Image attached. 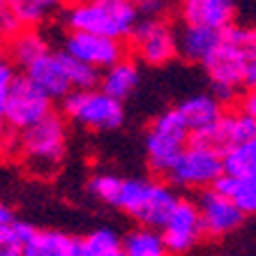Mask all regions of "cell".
Listing matches in <instances>:
<instances>
[{
  "mask_svg": "<svg viewBox=\"0 0 256 256\" xmlns=\"http://www.w3.org/2000/svg\"><path fill=\"white\" fill-rule=\"evenodd\" d=\"M90 192L100 201L111 203L146 228H162L178 196L171 187L157 180L118 178L111 173H100L90 180Z\"/></svg>",
  "mask_w": 256,
  "mask_h": 256,
  "instance_id": "1",
  "label": "cell"
},
{
  "mask_svg": "<svg viewBox=\"0 0 256 256\" xmlns=\"http://www.w3.org/2000/svg\"><path fill=\"white\" fill-rule=\"evenodd\" d=\"M256 44V28H238L228 26L222 30V40L203 67L208 70L212 81L214 100L224 104L238 97V88L244 86V67L247 54Z\"/></svg>",
  "mask_w": 256,
  "mask_h": 256,
  "instance_id": "2",
  "label": "cell"
},
{
  "mask_svg": "<svg viewBox=\"0 0 256 256\" xmlns=\"http://www.w3.org/2000/svg\"><path fill=\"white\" fill-rule=\"evenodd\" d=\"M138 7L130 0H81L65 12L70 32H90L108 40H125L136 26Z\"/></svg>",
  "mask_w": 256,
  "mask_h": 256,
  "instance_id": "3",
  "label": "cell"
},
{
  "mask_svg": "<svg viewBox=\"0 0 256 256\" xmlns=\"http://www.w3.org/2000/svg\"><path fill=\"white\" fill-rule=\"evenodd\" d=\"M67 150V127L60 116L51 114L35 127L21 132L16 141V155L35 176H51L60 166Z\"/></svg>",
  "mask_w": 256,
  "mask_h": 256,
  "instance_id": "4",
  "label": "cell"
},
{
  "mask_svg": "<svg viewBox=\"0 0 256 256\" xmlns=\"http://www.w3.org/2000/svg\"><path fill=\"white\" fill-rule=\"evenodd\" d=\"M244 214L256 212V136L224 152V173L212 185Z\"/></svg>",
  "mask_w": 256,
  "mask_h": 256,
  "instance_id": "5",
  "label": "cell"
},
{
  "mask_svg": "<svg viewBox=\"0 0 256 256\" xmlns=\"http://www.w3.org/2000/svg\"><path fill=\"white\" fill-rule=\"evenodd\" d=\"M192 134L178 108H171L152 122L146 136V155L150 168L160 176H168L171 166L178 162L182 150L187 148Z\"/></svg>",
  "mask_w": 256,
  "mask_h": 256,
  "instance_id": "6",
  "label": "cell"
},
{
  "mask_svg": "<svg viewBox=\"0 0 256 256\" xmlns=\"http://www.w3.org/2000/svg\"><path fill=\"white\" fill-rule=\"evenodd\" d=\"M224 173V152L212 143L190 138L182 155L168 171V180L178 187H196L206 190L212 187Z\"/></svg>",
  "mask_w": 256,
  "mask_h": 256,
  "instance_id": "7",
  "label": "cell"
},
{
  "mask_svg": "<svg viewBox=\"0 0 256 256\" xmlns=\"http://www.w3.org/2000/svg\"><path fill=\"white\" fill-rule=\"evenodd\" d=\"M65 116L88 130H116L125 120L122 102L108 97L104 90H74L62 100Z\"/></svg>",
  "mask_w": 256,
  "mask_h": 256,
  "instance_id": "8",
  "label": "cell"
},
{
  "mask_svg": "<svg viewBox=\"0 0 256 256\" xmlns=\"http://www.w3.org/2000/svg\"><path fill=\"white\" fill-rule=\"evenodd\" d=\"M46 116H51V100L26 76H14L5 100V120L10 132L21 134L42 122Z\"/></svg>",
  "mask_w": 256,
  "mask_h": 256,
  "instance_id": "9",
  "label": "cell"
},
{
  "mask_svg": "<svg viewBox=\"0 0 256 256\" xmlns=\"http://www.w3.org/2000/svg\"><path fill=\"white\" fill-rule=\"evenodd\" d=\"M132 48L148 65H166L178 54L176 32L162 18H146L132 30Z\"/></svg>",
  "mask_w": 256,
  "mask_h": 256,
  "instance_id": "10",
  "label": "cell"
},
{
  "mask_svg": "<svg viewBox=\"0 0 256 256\" xmlns=\"http://www.w3.org/2000/svg\"><path fill=\"white\" fill-rule=\"evenodd\" d=\"M201 236L203 224L196 203L190 198H178L166 222L162 224V238H164L168 254H185L201 240Z\"/></svg>",
  "mask_w": 256,
  "mask_h": 256,
  "instance_id": "11",
  "label": "cell"
},
{
  "mask_svg": "<svg viewBox=\"0 0 256 256\" xmlns=\"http://www.w3.org/2000/svg\"><path fill=\"white\" fill-rule=\"evenodd\" d=\"M65 54L100 72V70H108L118 60H122L125 48H122V44L118 40L90 35V32H70L65 37Z\"/></svg>",
  "mask_w": 256,
  "mask_h": 256,
  "instance_id": "12",
  "label": "cell"
},
{
  "mask_svg": "<svg viewBox=\"0 0 256 256\" xmlns=\"http://www.w3.org/2000/svg\"><path fill=\"white\" fill-rule=\"evenodd\" d=\"M194 203H196V210L201 214L203 233H208L212 238H220V236H226V233L236 231L244 220L242 210L228 196L220 194L212 187L203 190Z\"/></svg>",
  "mask_w": 256,
  "mask_h": 256,
  "instance_id": "13",
  "label": "cell"
},
{
  "mask_svg": "<svg viewBox=\"0 0 256 256\" xmlns=\"http://www.w3.org/2000/svg\"><path fill=\"white\" fill-rule=\"evenodd\" d=\"M26 78L42 90L48 100H65L72 90L70 74H67V56L65 51H46L42 58L26 70Z\"/></svg>",
  "mask_w": 256,
  "mask_h": 256,
  "instance_id": "14",
  "label": "cell"
},
{
  "mask_svg": "<svg viewBox=\"0 0 256 256\" xmlns=\"http://www.w3.org/2000/svg\"><path fill=\"white\" fill-rule=\"evenodd\" d=\"M236 14V0H182L180 16L185 26L226 30Z\"/></svg>",
  "mask_w": 256,
  "mask_h": 256,
  "instance_id": "15",
  "label": "cell"
},
{
  "mask_svg": "<svg viewBox=\"0 0 256 256\" xmlns=\"http://www.w3.org/2000/svg\"><path fill=\"white\" fill-rule=\"evenodd\" d=\"M178 111L182 116V120H185L192 138L194 141H206V143H208L210 134L214 132L217 122L224 116L222 104L214 97H208V95L190 97V100H185L180 104Z\"/></svg>",
  "mask_w": 256,
  "mask_h": 256,
  "instance_id": "16",
  "label": "cell"
},
{
  "mask_svg": "<svg viewBox=\"0 0 256 256\" xmlns=\"http://www.w3.org/2000/svg\"><path fill=\"white\" fill-rule=\"evenodd\" d=\"M21 256H78V240L56 228L30 226Z\"/></svg>",
  "mask_w": 256,
  "mask_h": 256,
  "instance_id": "17",
  "label": "cell"
},
{
  "mask_svg": "<svg viewBox=\"0 0 256 256\" xmlns=\"http://www.w3.org/2000/svg\"><path fill=\"white\" fill-rule=\"evenodd\" d=\"M256 136V122L244 111H224L222 120L217 122L214 132L210 134L208 143H212L217 150H226L242 146Z\"/></svg>",
  "mask_w": 256,
  "mask_h": 256,
  "instance_id": "18",
  "label": "cell"
},
{
  "mask_svg": "<svg viewBox=\"0 0 256 256\" xmlns=\"http://www.w3.org/2000/svg\"><path fill=\"white\" fill-rule=\"evenodd\" d=\"M222 40L220 30H208V28H194V26H185L180 35H176V44H178V54L182 58L192 60V62H206L212 56Z\"/></svg>",
  "mask_w": 256,
  "mask_h": 256,
  "instance_id": "19",
  "label": "cell"
},
{
  "mask_svg": "<svg viewBox=\"0 0 256 256\" xmlns=\"http://www.w3.org/2000/svg\"><path fill=\"white\" fill-rule=\"evenodd\" d=\"M46 51H51V48L35 28H21L14 37H10V48H7L12 62L21 65L24 70H28L32 62H37Z\"/></svg>",
  "mask_w": 256,
  "mask_h": 256,
  "instance_id": "20",
  "label": "cell"
},
{
  "mask_svg": "<svg viewBox=\"0 0 256 256\" xmlns=\"http://www.w3.org/2000/svg\"><path fill=\"white\" fill-rule=\"evenodd\" d=\"M138 86V67L132 60H118L116 65H111L108 70H104L102 76V88L108 97L122 102L125 97H130Z\"/></svg>",
  "mask_w": 256,
  "mask_h": 256,
  "instance_id": "21",
  "label": "cell"
},
{
  "mask_svg": "<svg viewBox=\"0 0 256 256\" xmlns=\"http://www.w3.org/2000/svg\"><path fill=\"white\" fill-rule=\"evenodd\" d=\"M120 250L125 256H171L164 244V238L157 228H136L120 240Z\"/></svg>",
  "mask_w": 256,
  "mask_h": 256,
  "instance_id": "22",
  "label": "cell"
},
{
  "mask_svg": "<svg viewBox=\"0 0 256 256\" xmlns=\"http://www.w3.org/2000/svg\"><path fill=\"white\" fill-rule=\"evenodd\" d=\"M65 0H5V7L12 12L21 28H32L40 21L62 7Z\"/></svg>",
  "mask_w": 256,
  "mask_h": 256,
  "instance_id": "23",
  "label": "cell"
},
{
  "mask_svg": "<svg viewBox=\"0 0 256 256\" xmlns=\"http://www.w3.org/2000/svg\"><path fill=\"white\" fill-rule=\"evenodd\" d=\"M78 256H125L120 238L111 228H97L78 242Z\"/></svg>",
  "mask_w": 256,
  "mask_h": 256,
  "instance_id": "24",
  "label": "cell"
},
{
  "mask_svg": "<svg viewBox=\"0 0 256 256\" xmlns=\"http://www.w3.org/2000/svg\"><path fill=\"white\" fill-rule=\"evenodd\" d=\"M28 231L30 224H21V222L0 224V256H21V247Z\"/></svg>",
  "mask_w": 256,
  "mask_h": 256,
  "instance_id": "25",
  "label": "cell"
},
{
  "mask_svg": "<svg viewBox=\"0 0 256 256\" xmlns=\"http://www.w3.org/2000/svg\"><path fill=\"white\" fill-rule=\"evenodd\" d=\"M14 76H16V74H14L12 65L2 62V65H0V150L7 148V143L12 141V132H10L7 120H5V100H7V90L12 86Z\"/></svg>",
  "mask_w": 256,
  "mask_h": 256,
  "instance_id": "26",
  "label": "cell"
},
{
  "mask_svg": "<svg viewBox=\"0 0 256 256\" xmlns=\"http://www.w3.org/2000/svg\"><path fill=\"white\" fill-rule=\"evenodd\" d=\"M244 86L250 90L256 88V44L247 54V67H244Z\"/></svg>",
  "mask_w": 256,
  "mask_h": 256,
  "instance_id": "27",
  "label": "cell"
},
{
  "mask_svg": "<svg viewBox=\"0 0 256 256\" xmlns=\"http://www.w3.org/2000/svg\"><path fill=\"white\" fill-rule=\"evenodd\" d=\"M242 111L256 122V88L250 90V92L242 97Z\"/></svg>",
  "mask_w": 256,
  "mask_h": 256,
  "instance_id": "28",
  "label": "cell"
},
{
  "mask_svg": "<svg viewBox=\"0 0 256 256\" xmlns=\"http://www.w3.org/2000/svg\"><path fill=\"white\" fill-rule=\"evenodd\" d=\"M10 222H14L12 220V210L7 208L5 203H0V224H10Z\"/></svg>",
  "mask_w": 256,
  "mask_h": 256,
  "instance_id": "29",
  "label": "cell"
},
{
  "mask_svg": "<svg viewBox=\"0 0 256 256\" xmlns=\"http://www.w3.org/2000/svg\"><path fill=\"white\" fill-rule=\"evenodd\" d=\"M5 56H7V51H5V46H2V42H0V65L5 62Z\"/></svg>",
  "mask_w": 256,
  "mask_h": 256,
  "instance_id": "30",
  "label": "cell"
},
{
  "mask_svg": "<svg viewBox=\"0 0 256 256\" xmlns=\"http://www.w3.org/2000/svg\"><path fill=\"white\" fill-rule=\"evenodd\" d=\"M5 10H7V7H5V0H0V18H2V14H5Z\"/></svg>",
  "mask_w": 256,
  "mask_h": 256,
  "instance_id": "31",
  "label": "cell"
},
{
  "mask_svg": "<svg viewBox=\"0 0 256 256\" xmlns=\"http://www.w3.org/2000/svg\"><path fill=\"white\" fill-rule=\"evenodd\" d=\"M130 2H134V5H138V2H141V0H130Z\"/></svg>",
  "mask_w": 256,
  "mask_h": 256,
  "instance_id": "32",
  "label": "cell"
}]
</instances>
